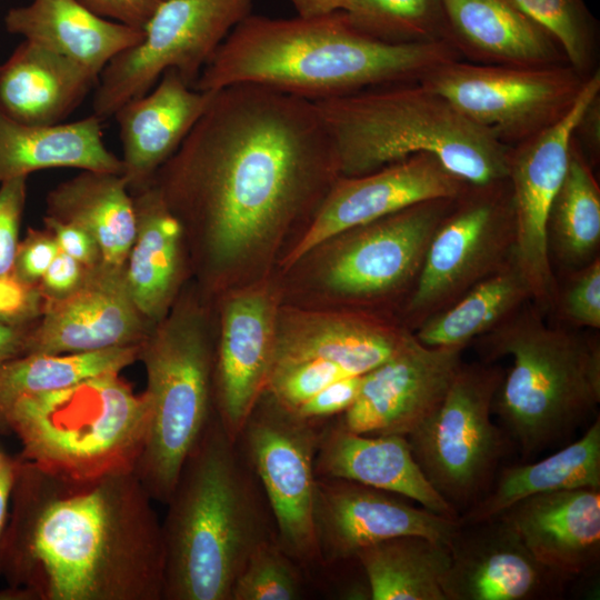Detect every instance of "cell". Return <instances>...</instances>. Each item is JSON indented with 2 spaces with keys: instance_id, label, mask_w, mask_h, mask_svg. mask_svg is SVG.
Instances as JSON below:
<instances>
[{
  "instance_id": "6da1fadb",
  "label": "cell",
  "mask_w": 600,
  "mask_h": 600,
  "mask_svg": "<svg viewBox=\"0 0 600 600\" xmlns=\"http://www.w3.org/2000/svg\"><path fill=\"white\" fill-rule=\"evenodd\" d=\"M339 176L314 101L246 82L214 91L153 184L213 300L276 272Z\"/></svg>"
},
{
  "instance_id": "7a4b0ae2",
  "label": "cell",
  "mask_w": 600,
  "mask_h": 600,
  "mask_svg": "<svg viewBox=\"0 0 600 600\" xmlns=\"http://www.w3.org/2000/svg\"><path fill=\"white\" fill-rule=\"evenodd\" d=\"M154 500L134 470L74 477L18 457L1 574L12 600H162Z\"/></svg>"
},
{
  "instance_id": "3957f363",
  "label": "cell",
  "mask_w": 600,
  "mask_h": 600,
  "mask_svg": "<svg viewBox=\"0 0 600 600\" xmlns=\"http://www.w3.org/2000/svg\"><path fill=\"white\" fill-rule=\"evenodd\" d=\"M443 40L388 43L354 28L344 11L316 18L250 14L202 69L193 88L257 83L311 101L420 81L459 59Z\"/></svg>"
},
{
  "instance_id": "277c9868",
  "label": "cell",
  "mask_w": 600,
  "mask_h": 600,
  "mask_svg": "<svg viewBox=\"0 0 600 600\" xmlns=\"http://www.w3.org/2000/svg\"><path fill=\"white\" fill-rule=\"evenodd\" d=\"M166 504L162 600H230L251 552L277 536L261 483L216 409Z\"/></svg>"
},
{
  "instance_id": "5b68a950",
  "label": "cell",
  "mask_w": 600,
  "mask_h": 600,
  "mask_svg": "<svg viewBox=\"0 0 600 600\" xmlns=\"http://www.w3.org/2000/svg\"><path fill=\"white\" fill-rule=\"evenodd\" d=\"M314 103L334 142L342 177L367 174L424 153L469 184L508 179L510 148L420 81Z\"/></svg>"
},
{
  "instance_id": "8992f818",
  "label": "cell",
  "mask_w": 600,
  "mask_h": 600,
  "mask_svg": "<svg viewBox=\"0 0 600 600\" xmlns=\"http://www.w3.org/2000/svg\"><path fill=\"white\" fill-rule=\"evenodd\" d=\"M488 361L509 356L492 411L523 459L568 440L600 402L598 339L551 326L527 302L482 337Z\"/></svg>"
},
{
  "instance_id": "52a82bcc",
  "label": "cell",
  "mask_w": 600,
  "mask_h": 600,
  "mask_svg": "<svg viewBox=\"0 0 600 600\" xmlns=\"http://www.w3.org/2000/svg\"><path fill=\"white\" fill-rule=\"evenodd\" d=\"M454 200L419 202L321 241L277 271L282 303L397 316Z\"/></svg>"
},
{
  "instance_id": "ba28073f",
  "label": "cell",
  "mask_w": 600,
  "mask_h": 600,
  "mask_svg": "<svg viewBox=\"0 0 600 600\" xmlns=\"http://www.w3.org/2000/svg\"><path fill=\"white\" fill-rule=\"evenodd\" d=\"M179 294L140 344L147 387L143 447L134 472L154 501L167 503L188 454L214 411L216 334L207 298Z\"/></svg>"
},
{
  "instance_id": "9c48e42d",
  "label": "cell",
  "mask_w": 600,
  "mask_h": 600,
  "mask_svg": "<svg viewBox=\"0 0 600 600\" xmlns=\"http://www.w3.org/2000/svg\"><path fill=\"white\" fill-rule=\"evenodd\" d=\"M146 407L120 373L27 396L0 419L21 459L74 477L134 470L146 434Z\"/></svg>"
},
{
  "instance_id": "30bf717a",
  "label": "cell",
  "mask_w": 600,
  "mask_h": 600,
  "mask_svg": "<svg viewBox=\"0 0 600 600\" xmlns=\"http://www.w3.org/2000/svg\"><path fill=\"white\" fill-rule=\"evenodd\" d=\"M503 371L461 363L439 406L406 438L428 482L458 517L488 491L509 438L491 420Z\"/></svg>"
},
{
  "instance_id": "8fae6325",
  "label": "cell",
  "mask_w": 600,
  "mask_h": 600,
  "mask_svg": "<svg viewBox=\"0 0 600 600\" xmlns=\"http://www.w3.org/2000/svg\"><path fill=\"white\" fill-rule=\"evenodd\" d=\"M514 241L508 179L469 184L433 233L418 280L399 309L398 319L413 332L509 262Z\"/></svg>"
},
{
  "instance_id": "7c38bea8",
  "label": "cell",
  "mask_w": 600,
  "mask_h": 600,
  "mask_svg": "<svg viewBox=\"0 0 600 600\" xmlns=\"http://www.w3.org/2000/svg\"><path fill=\"white\" fill-rule=\"evenodd\" d=\"M586 79L568 63L507 66L454 59L420 82L511 148L559 120Z\"/></svg>"
},
{
  "instance_id": "4fadbf2b",
  "label": "cell",
  "mask_w": 600,
  "mask_h": 600,
  "mask_svg": "<svg viewBox=\"0 0 600 600\" xmlns=\"http://www.w3.org/2000/svg\"><path fill=\"white\" fill-rule=\"evenodd\" d=\"M254 0H164L136 46L113 58L101 72L92 113L104 120L129 100L149 92L168 69L191 87L217 49L243 19Z\"/></svg>"
},
{
  "instance_id": "5bb4252c",
  "label": "cell",
  "mask_w": 600,
  "mask_h": 600,
  "mask_svg": "<svg viewBox=\"0 0 600 600\" xmlns=\"http://www.w3.org/2000/svg\"><path fill=\"white\" fill-rule=\"evenodd\" d=\"M327 422L301 419L264 391L236 439L266 493L280 546L307 574L322 569L313 530V462Z\"/></svg>"
},
{
  "instance_id": "9a60e30c",
  "label": "cell",
  "mask_w": 600,
  "mask_h": 600,
  "mask_svg": "<svg viewBox=\"0 0 600 600\" xmlns=\"http://www.w3.org/2000/svg\"><path fill=\"white\" fill-rule=\"evenodd\" d=\"M599 94L600 73L594 70L559 120L509 152L508 181L516 226L513 257L529 283L532 303L544 314L553 311L559 289L548 246L549 213L569 167L577 124Z\"/></svg>"
},
{
  "instance_id": "2e32d148",
  "label": "cell",
  "mask_w": 600,
  "mask_h": 600,
  "mask_svg": "<svg viewBox=\"0 0 600 600\" xmlns=\"http://www.w3.org/2000/svg\"><path fill=\"white\" fill-rule=\"evenodd\" d=\"M218 331L213 401L219 420L236 440L267 389L271 373L277 322L282 304L278 272L229 289L213 299Z\"/></svg>"
},
{
  "instance_id": "e0dca14e",
  "label": "cell",
  "mask_w": 600,
  "mask_h": 600,
  "mask_svg": "<svg viewBox=\"0 0 600 600\" xmlns=\"http://www.w3.org/2000/svg\"><path fill=\"white\" fill-rule=\"evenodd\" d=\"M459 519L417 508L406 498L356 481L317 477L313 530L322 569L356 560L363 547L399 536L450 546Z\"/></svg>"
},
{
  "instance_id": "ac0fdd59",
  "label": "cell",
  "mask_w": 600,
  "mask_h": 600,
  "mask_svg": "<svg viewBox=\"0 0 600 600\" xmlns=\"http://www.w3.org/2000/svg\"><path fill=\"white\" fill-rule=\"evenodd\" d=\"M466 347H429L413 332L386 361L363 374L356 401L336 421L370 436L407 437L442 401Z\"/></svg>"
},
{
  "instance_id": "d6986e66",
  "label": "cell",
  "mask_w": 600,
  "mask_h": 600,
  "mask_svg": "<svg viewBox=\"0 0 600 600\" xmlns=\"http://www.w3.org/2000/svg\"><path fill=\"white\" fill-rule=\"evenodd\" d=\"M468 186L437 158L424 153L367 174L339 176L277 270L287 269L311 248L343 230L419 202L457 198Z\"/></svg>"
},
{
  "instance_id": "ffe728a7",
  "label": "cell",
  "mask_w": 600,
  "mask_h": 600,
  "mask_svg": "<svg viewBox=\"0 0 600 600\" xmlns=\"http://www.w3.org/2000/svg\"><path fill=\"white\" fill-rule=\"evenodd\" d=\"M150 323L137 308L124 267L87 268L80 286L60 299H44L29 332L26 353L62 354L142 343Z\"/></svg>"
},
{
  "instance_id": "44dd1931",
  "label": "cell",
  "mask_w": 600,
  "mask_h": 600,
  "mask_svg": "<svg viewBox=\"0 0 600 600\" xmlns=\"http://www.w3.org/2000/svg\"><path fill=\"white\" fill-rule=\"evenodd\" d=\"M411 333L390 313L282 303L272 369L323 360L340 366L351 376L364 374L390 358Z\"/></svg>"
},
{
  "instance_id": "7402d4cb",
  "label": "cell",
  "mask_w": 600,
  "mask_h": 600,
  "mask_svg": "<svg viewBox=\"0 0 600 600\" xmlns=\"http://www.w3.org/2000/svg\"><path fill=\"white\" fill-rule=\"evenodd\" d=\"M449 549L446 600H533L557 593L562 583L500 517L460 523Z\"/></svg>"
},
{
  "instance_id": "603a6c76",
  "label": "cell",
  "mask_w": 600,
  "mask_h": 600,
  "mask_svg": "<svg viewBox=\"0 0 600 600\" xmlns=\"http://www.w3.org/2000/svg\"><path fill=\"white\" fill-rule=\"evenodd\" d=\"M560 581L587 574L600 560V489L574 488L524 498L499 514Z\"/></svg>"
},
{
  "instance_id": "cb8c5ba5",
  "label": "cell",
  "mask_w": 600,
  "mask_h": 600,
  "mask_svg": "<svg viewBox=\"0 0 600 600\" xmlns=\"http://www.w3.org/2000/svg\"><path fill=\"white\" fill-rule=\"evenodd\" d=\"M214 91L189 86L168 69L146 94L114 112L122 146L123 173L131 193L153 183L210 104Z\"/></svg>"
},
{
  "instance_id": "d4e9b609",
  "label": "cell",
  "mask_w": 600,
  "mask_h": 600,
  "mask_svg": "<svg viewBox=\"0 0 600 600\" xmlns=\"http://www.w3.org/2000/svg\"><path fill=\"white\" fill-rule=\"evenodd\" d=\"M313 464L316 477L356 481L413 500L437 514L459 519L428 482L403 436L351 432L333 418L322 429Z\"/></svg>"
},
{
  "instance_id": "484cf974",
  "label": "cell",
  "mask_w": 600,
  "mask_h": 600,
  "mask_svg": "<svg viewBox=\"0 0 600 600\" xmlns=\"http://www.w3.org/2000/svg\"><path fill=\"white\" fill-rule=\"evenodd\" d=\"M132 198L137 229L124 264L126 279L137 308L156 324L181 293L189 258L186 234L156 184Z\"/></svg>"
},
{
  "instance_id": "4316f807",
  "label": "cell",
  "mask_w": 600,
  "mask_h": 600,
  "mask_svg": "<svg viewBox=\"0 0 600 600\" xmlns=\"http://www.w3.org/2000/svg\"><path fill=\"white\" fill-rule=\"evenodd\" d=\"M448 41L472 62L567 63L553 38L508 0H441ZM470 58V59H471Z\"/></svg>"
},
{
  "instance_id": "83f0119b",
  "label": "cell",
  "mask_w": 600,
  "mask_h": 600,
  "mask_svg": "<svg viewBox=\"0 0 600 600\" xmlns=\"http://www.w3.org/2000/svg\"><path fill=\"white\" fill-rule=\"evenodd\" d=\"M3 22L7 32L66 57L98 78L144 34L93 13L77 0H32L10 8Z\"/></svg>"
},
{
  "instance_id": "f1b7e54d",
  "label": "cell",
  "mask_w": 600,
  "mask_h": 600,
  "mask_svg": "<svg viewBox=\"0 0 600 600\" xmlns=\"http://www.w3.org/2000/svg\"><path fill=\"white\" fill-rule=\"evenodd\" d=\"M98 80L74 61L23 39L0 63V113L28 126L63 122Z\"/></svg>"
},
{
  "instance_id": "f546056e",
  "label": "cell",
  "mask_w": 600,
  "mask_h": 600,
  "mask_svg": "<svg viewBox=\"0 0 600 600\" xmlns=\"http://www.w3.org/2000/svg\"><path fill=\"white\" fill-rule=\"evenodd\" d=\"M102 119L44 126L14 122L0 113V183L52 168L123 173L120 158L103 141Z\"/></svg>"
},
{
  "instance_id": "4dcf8cb0",
  "label": "cell",
  "mask_w": 600,
  "mask_h": 600,
  "mask_svg": "<svg viewBox=\"0 0 600 600\" xmlns=\"http://www.w3.org/2000/svg\"><path fill=\"white\" fill-rule=\"evenodd\" d=\"M47 217L83 228L96 239L104 264L124 267L137 220L122 174L82 171L59 183L48 192Z\"/></svg>"
},
{
  "instance_id": "1f68e13d",
  "label": "cell",
  "mask_w": 600,
  "mask_h": 600,
  "mask_svg": "<svg viewBox=\"0 0 600 600\" xmlns=\"http://www.w3.org/2000/svg\"><path fill=\"white\" fill-rule=\"evenodd\" d=\"M600 489V419L578 440L538 462L504 467L486 494L459 517L462 524L501 514L518 501L541 493L574 488Z\"/></svg>"
},
{
  "instance_id": "d6a6232c",
  "label": "cell",
  "mask_w": 600,
  "mask_h": 600,
  "mask_svg": "<svg viewBox=\"0 0 600 600\" xmlns=\"http://www.w3.org/2000/svg\"><path fill=\"white\" fill-rule=\"evenodd\" d=\"M356 562L372 600H446L449 546L422 536L388 538L361 548Z\"/></svg>"
},
{
  "instance_id": "836d02e7",
  "label": "cell",
  "mask_w": 600,
  "mask_h": 600,
  "mask_svg": "<svg viewBox=\"0 0 600 600\" xmlns=\"http://www.w3.org/2000/svg\"><path fill=\"white\" fill-rule=\"evenodd\" d=\"M532 301L529 283L514 257L488 276L458 301L434 314L413 331L429 347H467L512 317Z\"/></svg>"
},
{
  "instance_id": "e575fe53",
  "label": "cell",
  "mask_w": 600,
  "mask_h": 600,
  "mask_svg": "<svg viewBox=\"0 0 600 600\" xmlns=\"http://www.w3.org/2000/svg\"><path fill=\"white\" fill-rule=\"evenodd\" d=\"M549 253L576 271L598 256L600 243V190L587 159L573 138L566 177L548 219Z\"/></svg>"
},
{
  "instance_id": "d590c367",
  "label": "cell",
  "mask_w": 600,
  "mask_h": 600,
  "mask_svg": "<svg viewBox=\"0 0 600 600\" xmlns=\"http://www.w3.org/2000/svg\"><path fill=\"white\" fill-rule=\"evenodd\" d=\"M140 344L62 354L24 353L6 362L0 368V419L22 397L61 390L101 374L120 373L138 360Z\"/></svg>"
},
{
  "instance_id": "8d00e7d4",
  "label": "cell",
  "mask_w": 600,
  "mask_h": 600,
  "mask_svg": "<svg viewBox=\"0 0 600 600\" xmlns=\"http://www.w3.org/2000/svg\"><path fill=\"white\" fill-rule=\"evenodd\" d=\"M344 12L354 28L383 42L448 41L441 0H350Z\"/></svg>"
},
{
  "instance_id": "74e56055",
  "label": "cell",
  "mask_w": 600,
  "mask_h": 600,
  "mask_svg": "<svg viewBox=\"0 0 600 600\" xmlns=\"http://www.w3.org/2000/svg\"><path fill=\"white\" fill-rule=\"evenodd\" d=\"M508 1L553 38L570 67L583 77L591 73L597 27L583 0Z\"/></svg>"
},
{
  "instance_id": "f35d334b",
  "label": "cell",
  "mask_w": 600,
  "mask_h": 600,
  "mask_svg": "<svg viewBox=\"0 0 600 600\" xmlns=\"http://www.w3.org/2000/svg\"><path fill=\"white\" fill-rule=\"evenodd\" d=\"M306 574L278 537H272L251 552L233 583L230 600L301 599Z\"/></svg>"
},
{
  "instance_id": "ab89813d",
  "label": "cell",
  "mask_w": 600,
  "mask_h": 600,
  "mask_svg": "<svg viewBox=\"0 0 600 600\" xmlns=\"http://www.w3.org/2000/svg\"><path fill=\"white\" fill-rule=\"evenodd\" d=\"M349 376L340 366L323 360L287 363L271 370L266 391L293 411L330 383Z\"/></svg>"
},
{
  "instance_id": "60d3db41",
  "label": "cell",
  "mask_w": 600,
  "mask_h": 600,
  "mask_svg": "<svg viewBox=\"0 0 600 600\" xmlns=\"http://www.w3.org/2000/svg\"><path fill=\"white\" fill-rule=\"evenodd\" d=\"M553 311L572 328H600V259L572 271Z\"/></svg>"
},
{
  "instance_id": "b9f144b4",
  "label": "cell",
  "mask_w": 600,
  "mask_h": 600,
  "mask_svg": "<svg viewBox=\"0 0 600 600\" xmlns=\"http://www.w3.org/2000/svg\"><path fill=\"white\" fill-rule=\"evenodd\" d=\"M27 198V177L0 183V277L12 274Z\"/></svg>"
},
{
  "instance_id": "7bdbcfd3",
  "label": "cell",
  "mask_w": 600,
  "mask_h": 600,
  "mask_svg": "<svg viewBox=\"0 0 600 600\" xmlns=\"http://www.w3.org/2000/svg\"><path fill=\"white\" fill-rule=\"evenodd\" d=\"M44 297L39 284H28L13 274L0 277V323L29 326L39 319Z\"/></svg>"
},
{
  "instance_id": "ee69618b",
  "label": "cell",
  "mask_w": 600,
  "mask_h": 600,
  "mask_svg": "<svg viewBox=\"0 0 600 600\" xmlns=\"http://www.w3.org/2000/svg\"><path fill=\"white\" fill-rule=\"evenodd\" d=\"M363 374L339 379L312 398L303 402L292 412L301 419L327 422L348 410L356 401Z\"/></svg>"
},
{
  "instance_id": "f6af8a7d",
  "label": "cell",
  "mask_w": 600,
  "mask_h": 600,
  "mask_svg": "<svg viewBox=\"0 0 600 600\" xmlns=\"http://www.w3.org/2000/svg\"><path fill=\"white\" fill-rule=\"evenodd\" d=\"M58 251L59 247L48 229H29L24 239L19 241L12 274L24 283L39 284Z\"/></svg>"
},
{
  "instance_id": "bcb514c9",
  "label": "cell",
  "mask_w": 600,
  "mask_h": 600,
  "mask_svg": "<svg viewBox=\"0 0 600 600\" xmlns=\"http://www.w3.org/2000/svg\"><path fill=\"white\" fill-rule=\"evenodd\" d=\"M44 228L48 229L59 250L72 257L87 268L102 262V254L96 239L83 228L44 217Z\"/></svg>"
},
{
  "instance_id": "7dc6e473",
  "label": "cell",
  "mask_w": 600,
  "mask_h": 600,
  "mask_svg": "<svg viewBox=\"0 0 600 600\" xmlns=\"http://www.w3.org/2000/svg\"><path fill=\"white\" fill-rule=\"evenodd\" d=\"M93 13L143 30L164 0H77Z\"/></svg>"
},
{
  "instance_id": "c3c4849f",
  "label": "cell",
  "mask_w": 600,
  "mask_h": 600,
  "mask_svg": "<svg viewBox=\"0 0 600 600\" xmlns=\"http://www.w3.org/2000/svg\"><path fill=\"white\" fill-rule=\"evenodd\" d=\"M87 267L59 250L39 282L44 299H60L81 283Z\"/></svg>"
},
{
  "instance_id": "681fc988",
  "label": "cell",
  "mask_w": 600,
  "mask_h": 600,
  "mask_svg": "<svg viewBox=\"0 0 600 600\" xmlns=\"http://www.w3.org/2000/svg\"><path fill=\"white\" fill-rule=\"evenodd\" d=\"M574 137H579L580 142L596 158L600 146V94L584 110L574 130Z\"/></svg>"
},
{
  "instance_id": "f907efd6",
  "label": "cell",
  "mask_w": 600,
  "mask_h": 600,
  "mask_svg": "<svg viewBox=\"0 0 600 600\" xmlns=\"http://www.w3.org/2000/svg\"><path fill=\"white\" fill-rule=\"evenodd\" d=\"M30 330L29 326L0 323V368L26 353Z\"/></svg>"
},
{
  "instance_id": "816d5d0a",
  "label": "cell",
  "mask_w": 600,
  "mask_h": 600,
  "mask_svg": "<svg viewBox=\"0 0 600 600\" xmlns=\"http://www.w3.org/2000/svg\"><path fill=\"white\" fill-rule=\"evenodd\" d=\"M17 466L18 458H11L9 463L0 472V576L2 549L8 527L11 493L16 478Z\"/></svg>"
},
{
  "instance_id": "f5cc1de1",
  "label": "cell",
  "mask_w": 600,
  "mask_h": 600,
  "mask_svg": "<svg viewBox=\"0 0 600 600\" xmlns=\"http://www.w3.org/2000/svg\"><path fill=\"white\" fill-rule=\"evenodd\" d=\"M298 17L316 18L347 11L350 0H290Z\"/></svg>"
},
{
  "instance_id": "db71d44e",
  "label": "cell",
  "mask_w": 600,
  "mask_h": 600,
  "mask_svg": "<svg viewBox=\"0 0 600 600\" xmlns=\"http://www.w3.org/2000/svg\"><path fill=\"white\" fill-rule=\"evenodd\" d=\"M11 460L10 457L6 456L1 450H0V472L3 470V468L9 463V461Z\"/></svg>"
}]
</instances>
